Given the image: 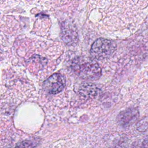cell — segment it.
<instances>
[{
    "mask_svg": "<svg viewBox=\"0 0 148 148\" xmlns=\"http://www.w3.org/2000/svg\"><path fill=\"white\" fill-rule=\"evenodd\" d=\"M72 66L74 71L84 79H97L101 75L99 65L95 61L89 59L78 58L74 61Z\"/></svg>",
    "mask_w": 148,
    "mask_h": 148,
    "instance_id": "obj_1",
    "label": "cell"
},
{
    "mask_svg": "<svg viewBox=\"0 0 148 148\" xmlns=\"http://www.w3.org/2000/svg\"><path fill=\"white\" fill-rule=\"evenodd\" d=\"M116 47V45L113 42L104 38H98L92 43L90 54L95 59H103L111 56Z\"/></svg>",
    "mask_w": 148,
    "mask_h": 148,
    "instance_id": "obj_2",
    "label": "cell"
},
{
    "mask_svg": "<svg viewBox=\"0 0 148 148\" xmlns=\"http://www.w3.org/2000/svg\"><path fill=\"white\" fill-rule=\"evenodd\" d=\"M65 86V79L60 73H54L43 83V88L51 94H56L62 91Z\"/></svg>",
    "mask_w": 148,
    "mask_h": 148,
    "instance_id": "obj_3",
    "label": "cell"
},
{
    "mask_svg": "<svg viewBox=\"0 0 148 148\" xmlns=\"http://www.w3.org/2000/svg\"><path fill=\"white\" fill-rule=\"evenodd\" d=\"M138 116V112L134 109H129L122 112L118 116L119 123L123 126L127 127L132 124Z\"/></svg>",
    "mask_w": 148,
    "mask_h": 148,
    "instance_id": "obj_4",
    "label": "cell"
},
{
    "mask_svg": "<svg viewBox=\"0 0 148 148\" xmlns=\"http://www.w3.org/2000/svg\"><path fill=\"white\" fill-rule=\"evenodd\" d=\"M99 89L97 86L91 83H85L81 86L79 89V94L85 98H93L96 97Z\"/></svg>",
    "mask_w": 148,
    "mask_h": 148,
    "instance_id": "obj_5",
    "label": "cell"
},
{
    "mask_svg": "<svg viewBox=\"0 0 148 148\" xmlns=\"http://www.w3.org/2000/svg\"><path fill=\"white\" fill-rule=\"evenodd\" d=\"M63 39L66 42H73L77 37V33L71 24H64L62 27Z\"/></svg>",
    "mask_w": 148,
    "mask_h": 148,
    "instance_id": "obj_6",
    "label": "cell"
},
{
    "mask_svg": "<svg viewBox=\"0 0 148 148\" xmlns=\"http://www.w3.org/2000/svg\"><path fill=\"white\" fill-rule=\"evenodd\" d=\"M15 148H34V145L29 140H24L17 143Z\"/></svg>",
    "mask_w": 148,
    "mask_h": 148,
    "instance_id": "obj_7",
    "label": "cell"
},
{
    "mask_svg": "<svg viewBox=\"0 0 148 148\" xmlns=\"http://www.w3.org/2000/svg\"><path fill=\"white\" fill-rule=\"evenodd\" d=\"M143 148H148V138L145 139L143 142Z\"/></svg>",
    "mask_w": 148,
    "mask_h": 148,
    "instance_id": "obj_8",
    "label": "cell"
}]
</instances>
